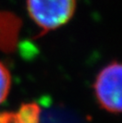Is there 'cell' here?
<instances>
[{
	"label": "cell",
	"mask_w": 122,
	"mask_h": 123,
	"mask_svg": "<svg viewBox=\"0 0 122 123\" xmlns=\"http://www.w3.org/2000/svg\"><path fill=\"white\" fill-rule=\"evenodd\" d=\"M31 18L43 31L67 23L76 10V0H27Z\"/></svg>",
	"instance_id": "1"
},
{
	"label": "cell",
	"mask_w": 122,
	"mask_h": 123,
	"mask_svg": "<svg viewBox=\"0 0 122 123\" xmlns=\"http://www.w3.org/2000/svg\"><path fill=\"white\" fill-rule=\"evenodd\" d=\"M121 72L120 63L112 62L99 72L94 83V92L99 105L111 113L121 111Z\"/></svg>",
	"instance_id": "2"
},
{
	"label": "cell",
	"mask_w": 122,
	"mask_h": 123,
	"mask_svg": "<svg viewBox=\"0 0 122 123\" xmlns=\"http://www.w3.org/2000/svg\"><path fill=\"white\" fill-rule=\"evenodd\" d=\"M38 107L36 104L23 105L14 114V123H37Z\"/></svg>",
	"instance_id": "3"
},
{
	"label": "cell",
	"mask_w": 122,
	"mask_h": 123,
	"mask_svg": "<svg viewBox=\"0 0 122 123\" xmlns=\"http://www.w3.org/2000/svg\"><path fill=\"white\" fill-rule=\"evenodd\" d=\"M11 87V74L8 68L0 62V104L6 99Z\"/></svg>",
	"instance_id": "4"
}]
</instances>
